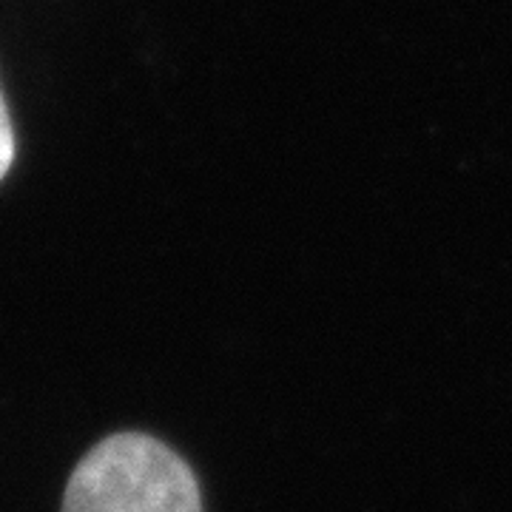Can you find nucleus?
Returning a JSON list of instances; mask_svg holds the SVG:
<instances>
[{"instance_id":"f03ea898","label":"nucleus","mask_w":512,"mask_h":512,"mask_svg":"<svg viewBox=\"0 0 512 512\" xmlns=\"http://www.w3.org/2000/svg\"><path fill=\"white\" fill-rule=\"evenodd\" d=\"M12 160H15V131H12V120H9V111H6L3 94H0V180L12 168Z\"/></svg>"},{"instance_id":"f257e3e1","label":"nucleus","mask_w":512,"mask_h":512,"mask_svg":"<svg viewBox=\"0 0 512 512\" xmlns=\"http://www.w3.org/2000/svg\"><path fill=\"white\" fill-rule=\"evenodd\" d=\"M63 512H202L200 484L163 441L117 433L74 467Z\"/></svg>"}]
</instances>
